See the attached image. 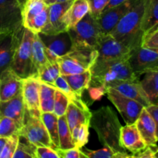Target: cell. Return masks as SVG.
<instances>
[{"label":"cell","mask_w":158,"mask_h":158,"mask_svg":"<svg viewBox=\"0 0 158 158\" xmlns=\"http://www.w3.org/2000/svg\"><path fill=\"white\" fill-rule=\"evenodd\" d=\"M128 59L94 61L89 69L91 81L88 88L92 98L100 99L106 94V86L114 81L140 80L133 72Z\"/></svg>","instance_id":"cell-1"},{"label":"cell","mask_w":158,"mask_h":158,"mask_svg":"<svg viewBox=\"0 0 158 158\" xmlns=\"http://www.w3.org/2000/svg\"><path fill=\"white\" fill-rule=\"evenodd\" d=\"M149 1L137 0L109 33L131 51L142 45L143 23Z\"/></svg>","instance_id":"cell-2"},{"label":"cell","mask_w":158,"mask_h":158,"mask_svg":"<svg viewBox=\"0 0 158 158\" xmlns=\"http://www.w3.org/2000/svg\"><path fill=\"white\" fill-rule=\"evenodd\" d=\"M89 127L96 131L103 146L110 147L115 152H125L120 143L122 126L117 114L110 106H102L91 112Z\"/></svg>","instance_id":"cell-3"},{"label":"cell","mask_w":158,"mask_h":158,"mask_svg":"<svg viewBox=\"0 0 158 158\" xmlns=\"http://www.w3.org/2000/svg\"><path fill=\"white\" fill-rule=\"evenodd\" d=\"M97 56L94 48H73L66 55L57 59L60 75H73L90 69Z\"/></svg>","instance_id":"cell-4"},{"label":"cell","mask_w":158,"mask_h":158,"mask_svg":"<svg viewBox=\"0 0 158 158\" xmlns=\"http://www.w3.org/2000/svg\"><path fill=\"white\" fill-rule=\"evenodd\" d=\"M73 42V48L96 49L97 40L101 34L97 19L88 12L72 29L68 30Z\"/></svg>","instance_id":"cell-5"},{"label":"cell","mask_w":158,"mask_h":158,"mask_svg":"<svg viewBox=\"0 0 158 158\" xmlns=\"http://www.w3.org/2000/svg\"><path fill=\"white\" fill-rule=\"evenodd\" d=\"M34 32L24 28L23 37L15 50L10 69L21 79L32 77V43Z\"/></svg>","instance_id":"cell-6"},{"label":"cell","mask_w":158,"mask_h":158,"mask_svg":"<svg viewBox=\"0 0 158 158\" xmlns=\"http://www.w3.org/2000/svg\"><path fill=\"white\" fill-rule=\"evenodd\" d=\"M19 137L35 147H49L55 148L46 131L41 117L32 116L26 110L23 126L19 131Z\"/></svg>","instance_id":"cell-7"},{"label":"cell","mask_w":158,"mask_h":158,"mask_svg":"<svg viewBox=\"0 0 158 158\" xmlns=\"http://www.w3.org/2000/svg\"><path fill=\"white\" fill-rule=\"evenodd\" d=\"M44 46L45 53L48 61L52 63L66 55L73 49V42L68 31L56 34H45L38 32Z\"/></svg>","instance_id":"cell-8"},{"label":"cell","mask_w":158,"mask_h":158,"mask_svg":"<svg viewBox=\"0 0 158 158\" xmlns=\"http://www.w3.org/2000/svg\"><path fill=\"white\" fill-rule=\"evenodd\" d=\"M106 94L122 116L126 124H131L137 121L144 108L141 103L122 95L112 88H106Z\"/></svg>","instance_id":"cell-9"},{"label":"cell","mask_w":158,"mask_h":158,"mask_svg":"<svg viewBox=\"0 0 158 158\" xmlns=\"http://www.w3.org/2000/svg\"><path fill=\"white\" fill-rule=\"evenodd\" d=\"M96 50L97 52V61L129 58L131 52L110 34L102 33L97 40Z\"/></svg>","instance_id":"cell-10"},{"label":"cell","mask_w":158,"mask_h":158,"mask_svg":"<svg viewBox=\"0 0 158 158\" xmlns=\"http://www.w3.org/2000/svg\"><path fill=\"white\" fill-rule=\"evenodd\" d=\"M130 66L137 78L148 71L158 69V52L142 46L136 48L131 52Z\"/></svg>","instance_id":"cell-11"},{"label":"cell","mask_w":158,"mask_h":158,"mask_svg":"<svg viewBox=\"0 0 158 158\" xmlns=\"http://www.w3.org/2000/svg\"><path fill=\"white\" fill-rule=\"evenodd\" d=\"M24 27L13 32L0 33V77L10 69L15 50L23 37Z\"/></svg>","instance_id":"cell-12"},{"label":"cell","mask_w":158,"mask_h":158,"mask_svg":"<svg viewBox=\"0 0 158 158\" xmlns=\"http://www.w3.org/2000/svg\"><path fill=\"white\" fill-rule=\"evenodd\" d=\"M22 8L18 0H0V33L23 27Z\"/></svg>","instance_id":"cell-13"},{"label":"cell","mask_w":158,"mask_h":158,"mask_svg":"<svg viewBox=\"0 0 158 158\" xmlns=\"http://www.w3.org/2000/svg\"><path fill=\"white\" fill-rule=\"evenodd\" d=\"M137 1V0H127L118 6L103 11L97 19L101 33L109 34Z\"/></svg>","instance_id":"cell-14"},{"label":"cell","mask_w":158,"mask_h":158,"mask_svg":"<svg viewBox=\"0 0 158 158\" xmlns=\"http://www.w3.org/2000/svg\"><path fill=\"white\" fill-rule=\"evenodd\" d=\"M40 81L35 77L23 79V95L26 110L32 116L41 117L40 105Z\"/></svg>","instance_id":"cell-15"},{"label":"cell","mask_w":158,"mask_h":158,"mask_svg":"<svg viewBox=\"0 0 158 158\" xmlns=\"http://www.w3.org/2000/svg\"><path fill=\"white\" fill-rule=\"evenodd\" d=\"M106 88H112L122 95L141 103L144 107L151 104L146 94L143 91L140 80H117L109 83Z\"/></svg>","instance_id":"cell-16"},{"label":"cell","mask_w":158,"mask_h":158,"mask_svg":"<svg viewBox=\"0 0 158 158\" xmlns=\"http://www.w3.org/2000/svg\"><path fill=\"white\" fill-rule=\"evenodd\" d=\"M73 2V0L48 6L47 23L40 32L45 34H56L67 31L63 23V17L66 10L72 5Z\"/></svg>","instance_id":"cell-17"},{"label":"cell","mask_w":158,"mask_h":158,"mask_svg":"<svg viewBox=\"0 0 158 158\" xmlns=\"http://www.w3.org/2000/svg\"><path fill=\"white\" fill-rule=\"evenodd\" d=\"M120 143L124 151L127 150L134 154L148 148L142 139L135 123L122 127L120 129Z\"/></svg>","instance_id":"cell-18"},{"label":"cell","mask_w":158,"mask_h":158,"mask_svg":"<svg viewBox=\"0 0 158 158\" xmlns=\"http://www.w3.org/2000/svg\"><path fill=\"white\" fill-rule=\"evenodd\" d=\"M23 79L11 69L0 77V101H7L22 94Z\"/></svg>","instance_id":"cell-19"},{"label":"cell","mask_w":158,"mask_h":158,"mask_svg":"<svg viewBox=\"0 0 158 158\" xmlns=\"http://www.w3.org/2000/svg\"><path fill=\"white\" fill-rule=\"evenodd\" d=\"M25 113L26 107L22 94L7 101H0V117L12 119L19 131L23 126Z\"/></svg>","instance_id":"cell-20"},{"label":"cell","mask_w":158,"mask_h":158,"mask_svg":"<svg viewBox=\"0 0 158 158\" xmlns=\"http://www.w3.org/2000/svg\"><path fill=\"white\" fill-rule=\"evenodd\" d=\"M135 124L147 147L156 148L158 141L156 135L155 122L145 107L140 113Z\"/></svg>","instance_id":"cell-21"},{"label":"cell","mask_w":158,"mask_h":158,"mask_svg":"<svg viewBox=\"0 0 158 158\" xmlns=\"http://www.w3.org/2000/svg\"><path fill=\"white\" fill-rule=\"evenodd\" d=\"M65 117L66 118L69 130L72 131L77 125L83 124V123L89 125L91 111L83 103V100L79 103L69 102Z\"/></svg>","instance_id":"cell-22"},{"label":"cell","mask_w":158,"mask_h":158,"mask_svg":"<svg viewBox=\"0 0 158 158\" xmlns=\"http://www.w3.org/2000/svg\"><path fill=\"white\" fill-rule=\"evenodd\" d=\"M89 11V6L87 0H73L63 17V23L67 31L73 28Z\"/></svg>","instance_id":"cell-23"},{"label":"cell","mask_w":158,"mask_h":158,"mask_svg":"<svg viewBox=\"0 0 158 158\" xmlns=\"http://www.w3.org/2000/svg\"><path fill=\"white\" fill-rule=\"evenodd\" d=\"M32 77L37 78L40 69L48 63L47 57L44 50V46L39 36L38 33L34 32L32 43Z\"/></svg>","instance_id":"cell-24"},{"label":"cell","mask_w":158,"mask_h":158,"mask_svg":"<svg viewBox=\"0 0 158 158\" xmlns=\"http://www.w3.org/2000/svg\"><path fill=\"white\" fill-rule=\"evenodd\" d=\"M140 83L151 104L158 105V69L145 73Z\"/></svg>","instance_id":"cell-25"},{"label":"cell","mask_w":158,"mask_h":158,"mask_svg":"<svg viewBox=\"0 0 158 158\" xmlns=\"http://www.w3.org/2000/svg\"><path fill=\"white\" fill-rule=\"evenodd\" d=\"M66 81L69 83L71 89L78 96L82 97V94L85 89H88L91 81L90 70L85 71L78 74L63 76Z\"/></svg>","instance_id":"cell-26"},{"label":"cell","mask_w":158,"mask_h":158,"mask_svg":"<svg viewBox=\"0 0 158 158\" xmlns=\"http://www.w3.org/2000/svg\"><path fill=\"white\" fill-rule=\"evenodd\" d=\"M47 7L43 0H26L22 6L23 27Z\"/></svg>","instance_id":"cell-27"},{"label":"cell","mask_w":158,"mask_h":158,"mask_svg":"<svg viewBox=\"0 0 158 158\" xmlns=\"http://www.w3.org/2000/svg\"><path fill=\"white\" fill-rule=\"evenodd\" d=\"M56 88L51 85L40 82V105L42 113L53 112L54 97Z\"/></svg>","instance_id":"cell-28"},{"label":"cell","mask_w":158,"mask_h":158,"mask_svg":"<svg viewBox=\"0 0 158 158\" xmlns=\"http://www.w3.org/2000/svg\"><path fill=\"white\" fill-rule=\"evenodd\" d=\"M41 120L46 131H48V134H49L54 148H60V142H59L58 133V117L53 112L42 113Z\"/></svg>","instance_id":"cell-29"},{"label":"cell","mask_w":158,"mask_h":158,"mask_svg":"<svg viewBox=\"0 0 158 158\" xmlns=\"http://www.w3.org/2000/svg\"><path fill=\"white\" fill-rule=\"evenodd\" d=\"M158 27V0H150L143 23L144 35ZM144 37V36H143Z\"/></svg>","instance_id":"cell-30"},{"label":"cell","mask_w":158,"mask_h":158,"mask_svg":"<svg viewBox=\"0 0 158 158\" xmlns=\"http://www.w3.org/2000/svg\"><path fill=\"white\" fill-rule=\"evenodd\" d=\"M58 133L59 142H60L59 148L66 150L75 148L73 142L71 131L68 126L65 115L58 117Z\"/></svg>","instance_id":"cell-31"},{"label":"cell","mask_w":158,"mask_h":158,"mask_svg":"<svg viewBox=\"0 0 158 158\" xmlns=\"http://www.w3.org/2000/svg\"><path fill=\"white\" fill-rule=\"evenodd\" d=\"M60 76V66L57 61L48 62L39 72L37 79L40 82L53 86L56 80Z\"/></svg>","instance_id":"cell-32"},{"label":"cell","mask_w":158,"mask_h":158,"mask_svg":"<svg viewBox=\"0 0 158 158\" xmlns=\"http://www.w3.org/2000/svg\"><path fill=\"white\" fill-rule=\"evenodd\" d=\"M89 125L83 123L77 125L71 131L73 142L76 148L81 149L88 143L89 134Z\"/></svg>","instance_id":"cell-33"},{"label":"cell","mask_w":158,"mask_h":158,"mask_svg":"<svg viewBox=\"0 0 158 158\" xmlns=\"http://www.w3.org/2000/svg\"><path fill=\"white\" fill-rule=\"evenodd\" d=\"M19 129L12 119L0 117V137L9 138L14 135L19 136Z\"/></svg>","instance_id":"cell-34"},{"label":"cell","mask_w":158,"mask_h":158,"mask_svg":"<svg viewBox=\"0 0 158 158\" xmlns=\"http://www.w3.org/2000/svg\"><path fill=\"white\" fill-rule=\"evenodd\" d=\"M53 86L55 88H56L57 89H59L60 91H61L63 94L67 97V98L69 99V102H77L81 100V97L77 95L72 89L69 86V83L66 81L64 78L63 77V76L60 75L58 78L56 80L55 83H54Z\"/></svg>","instance_id":"cell-35"},{"label":"cell","mask_w":158,"mask_h":158,"mask_svg":"<svg viewBox=\"0 0 158 158\" xmlns=\"http://www.w3.org/2000/svg\"><path fill=\"white\" fill-rule=\"evenodd\" d=\"M80 150V158H112L115 151L108 146H103V148L97 151L86 149L82 148Z\"/></svg>","instance_id":"cell-36"},{"label":"cell","mask_w":158,"mask_h":158,"mask_svg":"<svg viewBox=\"0 0 158 158\" xmlns=\"http://www.w3.org/2000/svg\"><path fill=\"white\" fill-rule=\"evenodd\" d=\"M23 140L24 141H22L19 137L18 146L12 158H36L35 154V147L26 141L25 139Z\"/></svg>","instance_id":"cell-37"},{"label":"cell","mask_w":158,"mask_h":158,"mask_svg":"<svg viewBox=\"0 0 158 158\" xmlns=\"http://www.w3.org/2000/svg\"><path fill=\"white\" fill-rule=\"evenodd\" d=\"M69 103V100L67 97L59 89H56L55 97H54L53 113L57 117H60L66 114Z\"/></svg>","instance_id":"cell-38"},{"label":"cell","mask_w":158,"mask_h":158,"mask_svg":"<svg viewBox=\"0 0 158 158\" xmlns=\"http://www.w3.org/2000/svg\"><path fill=\"white\" fill-rule=\"evenodd\" d=\"M19 136L14 135L7 139L6 144L0 154V158H12L18 146Z\"/></svg>","instance_id":"cell-39"},{"label":"cell","mask_w":158,"mask_h":158,"mask_svg":"<svg viewBox=\"0 0 158 158\" xmlns=\"http://www.w3.org/2000/svg\"><path fill=\"white\" fill-rule=\"evenodd\" d=\"M89 6V12L95 19H97L107 4L110 0H87Z\"/></svg>","instance_id":"cell-40"},{"label":"cell","mask_w":158,"mask_h":158,"mask_svg":"<svg viewBox=\"0 0 158 158\" xmlns=\"http://www.w3.org/2000/svg\"><path fill=\"white\" fill-rule=\"evenodd\" d=\"M141 46L158 52V27L144 35Z\"/></svg>","instance_id":"cell-41"},{"label":"cell","mask_w":158,"mask_h":158,"mask_svg":"<svg viewBox=\"0 0 158 158\" xmlns=\"http://www.w3.org/2000/svg\"><path fill=\"white\" fill-rule=\"evenodd\" d=\"M36 158H60L54 148L49 147H35Z\"/></svg>","instance_id":"cell-42"},{"label":"cell","mask_w":158,"mask_h":158,"mask_svg":"<svg viewBox=\"0 0 158 158\" xmlns=\"http://www.w3.org/2000/svg\"><path fill=\"white\" fill-rule=\"evenodd\" d=\"M56 151L60 158H80V150L78 148L63 150L60 148H55Z\"/></svg>","instance_id":"cell-43"},{"label":"cell","mask_w":158,"mask_h":158,"mask_svg":"<svg viewBox=\"0 0 158 158\" xmlns=\"http://www.w3.org/2000/svg\"><path fill=\"white\" fill-rule=\"evenodd\" d=\"M156 154L157 153L153 150V148L148 147L143 151L132 155V158H156L157 157Z\"/></svg>","instance_id":"cell-44"},{"label":"cell","mask_w":158,"mask_h":158,"mask_svg":"<svg viewBox=\"0 0 158 158\" xmlns=\"http://www.w3.org/2000/svg\"><path fill=\"white\" fill-rule=\"evenodd\" d=\"M147 110L150 113L151 117L154 119L156 124V135L158 141V105L156 104H150L147 107H145Z\"/></svg>","instance_id":"cell-45"},{"label":"cell","mask_w":158,"mask_h":158,"mask_svg":"<svg viewBox=\"0 0 158 158\" xmlns=\"http://www.w3.org/2000/svg\"><path fill=\"white\" fill-rule=\"evenodd\" d=\"M125 1H127V0H110L109 3L107 4V6H106V8L104 9V10H107V9H110V8H113L114 7V6H118V5L121 4V3L124 2Z\"/></svg>","instance_id":"cell-46"},{"label":"cell","mask_w":158,"mask_h":158,"mask_svg":"<svg viewBox=\"0 0 158 158\" xmlns=\"http://www.w3.org/2000/svg\"><path fill=\"white\" fill-rule=\"evenodd\" d=\"M112 158H132V155H129L126 152H115Z\"/></svg>","instance_id":"cell-47"},{"label":"cell","mask_w":158,"mask_h":158,"mask_svg":"<svg viewBox=\"0 0 158 158\" xmlns=\"http://www.w3.org/2000/svg\"><path fill=\"white\" fill-rule=\"evenodd\" d=\"M43 1H44V2L46 3L47 6H50V5L55 4V3L73 1V0H43Z\"/></svg>","instance_id":"cell-48"},{"label":"cell","mask_w":158,"mask_h":158,"mask_svg":"<svg viewBox=\"0 0 158 158\" xmlns=\"http://www.w3.org/2000/svg\"><path fill=\"white\" fill-rule=\"evenodd\" d=\"M7 139L8 138H3V137H0V154H1L3 148H4L6 141H7Z\"/></svg>","instance_id":"cell-49"},{"label":"cell","mask_w":158,"mask_h":158,"mask_svg":"<svg viewBox=\"0 0 158 158\" xmlns=\"http://www.w3.org/2000/svg\"><path fill=\"white\" fill-rule=\"evenodd\" d=\"M26 1V0H18L19 3V5L21 6V8H22V6H23V5L24 4V2Z\"/></svg>","instance_id":"cell-50"},{"label":"cell","mask_w":158,"mask_h":158,"mask_svg":"<svg viewBox=\"0 0 158 158\" xmlns=\"http://www.w3.org/2000/svg\"><path fill=\"white\" fill-rule=\"evenodd\" d=\"M156 151V153H157L158 152V148H157V151Z\"/></svg>","instance_id":"cell-51"},{"label":"cell","mask_w":158,"mask_h":158,"mask_svg":"<svg viewBox=\"0 0 158 158\" xmlns=\"http://www.w3.org/2000/svg\"><path fill=\"white\" fill-rule=\"evenodd\" d=\"M156 158H158V157H156Z\"/></svg>","instance_id":"cell-52"}]
</instances>
